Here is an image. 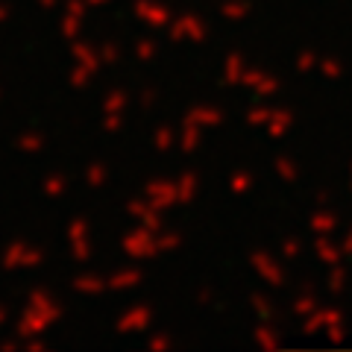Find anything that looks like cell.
Listing matches in <instances>:
<instances>
[{"label": "cell", "instance_id": "cell-1", "mask_svg": "<svg viewBox=\"0 0 352 352\" xmlns=\"http://www.w3.org/2000/svg\"><path fill=\"white\" fill-rule=\"evenodd\" d=\"M62 317V305H50V308H36V305H27L24 314L18 320V340L32 338V335H41L47 326H53Z\"/></svg>", "mask_w": 352, "mask_h": 352}, {"label": "cell", "instance_id": "cell-2", "mask_svg": "<svg viewBox=\"0 0 352 352\" xmlns=\"http://www.w3.org/2000/svg\"><path fill=\"white\" fill-rule=\"evenodd\" d=\"M168 38L173 44H179V41H194V44H203L208 38V27L203 24L200 18H194V15H185V18H176L168 24Z\"/></svg>", "mask_w": 352, "mask_h": 352}, {"label": "cell", "instance_id": "cell-3", "mask_svg": "<svg viewBox=\"0 0 352 352\" xmlns=\"http://www.w3.org/2000/svg\"><path fill=\"white\" fill-rule=\"evenodd\" d=\"M124 252L129 258H156L159 256V244H156V232H150L147 226L135 229V232H129L124 238Z\"/></svg>", "mask_w": 352, "mask_h": 352}, {"label": "cell", "instance_id": "cell-4", "mask_svg": "<svg viewBox=\"0 0 352 352\" xmlns=\"http://www.w3.org/2000/svg\"><path fill=\"white\" fill-rule=\"evenodd\" d=\"M144 200L150 203V208H156V212H168V208L176 206V182H168V179L150 182L144 188Z\"/></svg>", "mask_w": 352, "mask_h": 352}, {"label": "cell", "instance_id": "cell-5", "mask_svg": "<svg viewBox=\"0 0 352 352\" xmlns=\"http://www.w3.org/2000/svg\"><path fill=\"white\" fill-rule=\"evenodd\" d=\"M250 264H252V270H256L264 282L273 285V288H282V285H285L282 264H279L276 258H270L267 252H252V256H250Z\"/></svg>", "mask_w": 352, "mask_h": 352}, {"label": "cell", "instance_id": "cell-6", "mask_svg": "<svg viewBox=\"0 0 352 352\" xmlns=\"http://www.w3.org/2000/svg\"><path fill=\"white\" fill-rule=\"evenodd\" d=\"M338 320H344V311L340 308H326V305H317L311 314L302 317V332L305 335H314V332H323L326 326H332Z\"/></svg>", "mask_w": 352, "mask_h": 352}, {"label": "cell", "instance_id": "cell-7", "mask_svg": "<svg viewBox=\"0 0 352 352\" xmlns=\"http://www.w3.org/2000/svg\"><path fill=\"white\" fill-rule=\"evenodd\" d=\"M135 15L147 27H168L170 24V9L156 3V0H135Z\"/></svg>", "mask_w": 352, "mask_h": 352}, {"label": "cell", "instance_id": "cell-8", "mask_svg": "<svg viewBox=\"0 0 352 352\" xmlns=\"http://www.w3.org/2000/svg\"><path fill=\"white\" fill-rule=\"evenodd\" d=\"M150 308L147 305H132L129 311L118 320V332H141V329L150 326Z\"/></svg>", "mask_w": 352, "mask_h": 352}, {"label": "cell", "instance_id": "cell-9", "mask_svg": "<svg viewBox=\"0 0 352 352\" xmlns=\"http://www.w3.org/2000/svg\"><path fill=\"white\" fill-rule=\"evenodd\" d=\"M314 252L323 264H329V267H332V264H340V258H344V250L335 244L332 235H317L314 238Z\"/></svg>", "mask_w": 352, "mask_h": 352}, {"label": "cell", "instance_id": "cell-10", "mask_svg": "<svg viewBox=\"0 0 352 352\" xmlns=\"http://www.w3.org/2000/svg\"><path fill=\"white\" fill-rule=\"evenodd\" d=\"M185 120H191V124H197V126H217V124H223V112L220 109H214V106H194V109H188L185 112Z\"/></svg>", "mask_w": 352, "mask_h": 352}, {"label": "cell", "instance_id": "cell-11", "mask_svg": "<svg viewBox=\"0 0 352 352\" xmlns=\"http://www.w3.org/2000/svg\"><path fill=\"white\" fill-rule=\"evenodd\" d=\"M291 126H294V115L288 112V109H273L270 120L264 124V129H267V135H270L273 141H279Z\"/></svg>", "mask_w": 352, "mask_h": 352}, {"label": "cell", "instance_id": "cell-12", "mask_svg": "<svg viewBox=\"0 0 352 352\" xmlns=\"http://www.w3.org/2000/svg\"><path fill=\"white\" fill-rule=\"evenodd\" d=\"M71 56H74V62H80V65H85V68H91L94 74H97V68H100V56L94 53V47L88 41H71Z\"/></svg>", "mask_w": 352, "mask_h": 352}, {"label": "cell", "instance_id": "cell-13", "mask_svg": "<svg viewBox=\"0 0 352 352\" xmlns=\"http://www.w3.org/2000/svg\"><path fill=\"white\" fill-rule=\"evenodd\" d=\"M197 188H200V179H197V173H182L179 179H176V206H188L194 200Z\"/></svg>", "mask_w": 352, "mask_h": 352}, {"label": "cell", "instance_id": "cell-14", "mask_svg": "<svg viewBox=\"0 0 352 352\" xmlns=\"http://www.w3.org/2000/svg\"><path fill=\"white\" fill-rule=\"evenodd\" d=\"M338 226V217L332 212H326V208H317L308 220V229H311V235H332Z\"/></svg>", "mask_w": 352, "mask_h": 352}, {"label": "cell", "instance_id": "cell-15", "mask_svg": "<svg viewBox=\"0 0 352 352\" xmlns=\"http://www.w3.org/2000/svg\"><path fill=\"white\" fill-rule=\"evenodd\" d=\"M200 141H203V126H197V124H191V120L182 118V135H179L182 153H194L197 147H200Z\"/></svg>", "mask_w": 352, "mask_h": 352}, {"label": "cell", "instance_id": "cell-16", "mask_svg": "<svg viewBox=\"0 0 352 352\" xmlns=\"http://www.w3.org/2000/svg\"><path fill=\"white\" fill-rule=\"evenodd\" d=\"M250 12H252L250 0H223V3H220V15H223L226 21H232V24L244 21Z\"/></svg>", "mask_w": 352, "mask_h": 352}, {"label": "cell", "instance_id": "cell-17", "mask_svg": "<svg viewBox=\"0 0 352 352\" xmlns=\"http://www.w3.org/2000/svg\"><path fill=\"white\" fill-rule=\"evenodd\" d=\"M106 285L112 291H126V288H135V285H141V273L138 270H132V267H126V270H118V273H112V276L106 279Z\"/></svg>", "mask_w": 352, "mask_h": 352}, {"label": "cell", "instance_id": "cell-18", "mask_svg": "<svg viewBox=\"0 0 352 352\" xmlns=\"http://www.w3.org/2000/svg\"><path fill=\"white\" fill-rule=\"evenodd\" d=\"M24 252H27L24 241H12V244L3 250V256H0V264H3V270H18L21 264H24Z\"/></svg>", "mask_w": 352, "mask_h": 352}, {"label": "cell", "instance_id": "cell-19", "mask_svg": "<svg viewBox=\"0 0 352 352\" xmlns=\"http://www.w3.org/2000/svg\"><path fill=\"white\" fill-rule=\"evenodd\" d=\"M244 68H247L244 56H241V53H229L226 62H223V82H226V85H238Z\"/></svg>", "mask_w": 352, "mask_h": 352}, {"label": "cell", "instance_id": "cell-20", "mask_svg": "<svg viewBox=\"0 0 352 352\" xmlns=\"http://www.w3.org/2000/svg\"><path fill=\"white\" fill-rule=\"evenodd\" d=\"M109 288L103 276H94V273H82V276L74 279V291L76 294H103Z\"/></svg>", "mask_w": 352, "mask_h": 352}, {"label": "cell", "instance_id": "cell-21", "mask_svg": "<svg viewBox=\"0 0 352 352\" xmlns=\"http://www.w3.org/2000/svg\"><path fill=\"white\" fill-rule=\"evenodd\" d=\"M256 344L261 349H276L282 344V335H279V329H273L270 320H264L261 326H256Z\"/></svg>", "mask_w": 352, "mask_h": 352}, {"label": "cell", "instance_id": "cell-22", "mask_svg": "<svg viewBox=\"0 0 352 352\" xmlns=\"http://www.w3.org/2000/svg\"><path fill=\"white\" fill-rule=\"evenodd\" d=\"M279 88H282L279 76H273V74H267V71H261V76L256 80V85H252L250 91H252V94H258V97H273V94H279Z\"/></svg>", "mask_w": 352, "mask_h": 352}, {"label": "cell", "instance_id": "cell-23", "mask_svg": "<svg viewBox=\"0 0 352 352\" xmlns=\"http://www.w3.org/2000/svg\"><path fill=\"white\" fill-rule=\"evenodd\" d=\"M250 308L261 317V320H273V317H276V308H273V302L264 294H250Z\"/></svg>", "mask_w": 352, "mask_h": 352}, {"label": "cell", "instance_id": "cell-24", "mask_svg": "<svg viewBox=\"0 0 352 352\" xmlns=\"http://www.w3.org/2000/svg\"><path fill=\"white\" fill-rule=\"evenodd\" d=\"M273 168H276L282 182H296V179H300V168H296V162L288 159V156H279L276 162H273Z\"/></svg>", "mask_w": 352, "mask_h": 352}, {"label": "cell", "instance_id": "cell-25", "mask_svg": "<svg viewBox=\"0 0 352 352\" xmlns=\"http://www.w3.org/2000/svg\"><path fill=\"white\" fill-rule=\"evenodd\" d=\"M44 147H47V141H44V135H38V132H24V135L18 138V150H24V153H41Z\"/></svg>", "mask_w": 352, "mask_h": 352}, {"label": "cell", "instance_id": "cell-26", "mask_svg": "<svg viewBox=\"0 0 352 352\" xmlns=\"http://www.w3.org/2000/svg\"><path fill=\"white\" fill-rule=\"evenodd\" d=\"M126 100H129L126 91H120V88H112V91L106 94V100H103V115H106V112H124Z\"/></svg>", "mask_w": 352, "mask_h": 352}, {"label": "cell", "instance_id": "cell-27", "mask_svg": "<svg viewBox=\"0 0 352 352\" xmlns=\"http://www.w3.org/2000/svg\"><path fill=\"white\" fill-rule=\"evenodd\" d=\"M250 188H252V173L235 170L232 176H229V191H232V194H247Z\"/></svg>", "mask_w": 352, "mask_h": 352}, {"label": "cell", "instance_id": "cell-28", "mask_svg": "<svg viewBox=\"0 0 352 352\" xmlns=\"http://www.w3.org/2000/svg\"><path fill=\"white\" fill-rule=\"evenodd\" d=\"M44 194L47 197H62L65 191H68V179H65L62 173H53V176H47V179H44Z\"/></svg>", "mask_w": 352, "mask_h": 352}, {"label": "cell", "instance_id": "cell-29", "mask_svg": "<svg viewBox=\"0 0 352 352\" xmlns=\"http://www.w3.org/2000/svg\"><path fill=\"white\" fill-rule=\"evenodd\" d=\"M68 241H71V256L76 261H88V258H91V241H88V235L68 238Z\"/></svg>", "mask_w": 352, "mask_h": 352}, {"label": "cell", "instance_id": "cell-30", "mask_svg": "<svg viewBox=\"0 0 352 352\" xmlns=\"http://www.w3.org/2000/svg\"><path fill=\"white\" fill-rule=\"evenodd\" d=\"M326 288L332 294H340L346 288V270L340 267V264H332V270H329V279H326Z\"/></svg>", "mask_w": 352, "mask_h": 352}, {"label": "cell", "instance_id": "cell-31", "mask_svg": "<svg viewBox=\"0 0 352 352\" xmlns=\"http://www.w3.org/2000/svg\"><path fill=\"white\" fill-rule=\"evenodd\" d=\"M85 182H88V188H103V182H106V164H100V162L88 164Z\"/></svg>", "mask_w": 352, "mask_h": 352}, {"label": "cell", "instance_id": "cell-32", "mask_svg": "<svg viewBox=\"0 0 352 352\" xmlns=\"http://www.w3.org/2000/svg\"><path fill=\"white\" fill-rule=\"evenodd\" d=\"M91 76H94L91 68H85V65H80V62H74V68H71V88H85L88 82H91Z\"/></svg>", "mask_w": 352, "mask_h": 352}, {"label": "cell", "instance_id": "cell-33", "mask_svg": "<svg viewBox=\"0 0 352 352\" xmlns=\"http://www.w3.org/2000/svg\"><path fill=\"white\" fill-rule=\"evenodd\" d=\"M173 141H176V132L170 126H159L153 132V144H156V150H170Z\"/></svg>", "mask_w": 352, "mask_h": 352}, {"label": "cell", "instance_id": "cell-34", "mask_svg": "<svg viewBox=\"0 0 352 352\" xmlns=\"http://www.w3.org/2000/svg\"><path fill=\"white\" fill-rule=\"evenodd\" d=\"M156 244H159V252H170V250H176L182 244V235L179 232H156Z\"/></svg>", "mask_w": 352, "mask_h": 352}, {"label": "cell", "instance_id": "cell-35", "mask_svg": "<svg viewBox=\"0 0 352 352\" xmlns=\"http://www.w3.org/2000/svg\"><path fill=\"white\" fill-rule=\"evenodd\" d=\"M159 53V44L153 41V38H138L135 41V56L141 59V62H150L153 56Z\"/></svg>", "mask_w": 352, "mask_h": 352}, {"label": "cell", "instance_id": "cell-36", "mask_svg": "<svg viewBox=\"0 0 352 352\" xmlns=\"http://www.w3.org/2000/svg\"><path fill=\"white\" fill-rule=\"evenodd\" d=\"M270 115H273L270 106H252L250 112H247V124L250 126H264L270 120Z\"/></svg>", "mask_w": 352, "mask_h": 352}, {"label": "cell", "instance_id": "cell-37", "mask_svg": "<svg viewBox=\"0 0 352 352\" xmlns=\"http://www.w3.org/2000/svg\"><path fill=\"white\" fill-rule=\"evenodd\" d=\"M317 308V296L308 291V294H302V296H296L294 300V314H300V317H305V314H311Z\"/></svg>", "mask_w": 352, "mask_h": 352}, {"label": "cell", "instance_id": "cell-38", "mask_svg": "<svg viewBox=\"0 0 352 352\" xmlns=\"http://www.w3.org/2000/svg\"><path fill=\"white\" fill-rule=\"evenodd\" d=\"M80 24H82V18H76V15L68 12V15L62 18V27H59V30H62V36L68 38V41H74L76 36H80Z\"/></svg>", "mask_w": 352, "mask_h": 352}, {"label": "cell", "instance_id": "cell-39", "mask_svg": "<svg viewBox=\"0 0 352 352\" xmlns=\"http://www.w3.org/2000/svg\"><path fill=\"white\" fill-rule=\"evenodd\" d=\"M317 71H320L326 80H338V76L344 74V65H340L338 59H320L317 62Z\"/></svg>", "mask_w": 352, "mask_h": 352}, {"label": "cell", "instance_id": "cell-40", "mask_svg": "<svg viewBox=\"0 0 352 352\" xmlns=\"http://www.w3.org/2000/svg\"><path fill=\"white\" fill-rule=\"evenodd\" d=\"M317 53H311V50H302L300 56H296V71L300 74H311V71H317Z\"/></svg>", "mask_w": 352, "mask_h": 352}, {"label": "cell", "instance_id": "cell-41", "mask_svg": "<svg viewBox=\"0 0 352 352\" xmlns=\"http://www.w3.org/2000/svg\"><path fill=\"white\" fill-rule=\"evenodd\" d=\"M323 332H326V338L332 340V344H344V340H346V320H338L332 326H326Z\"/></svg>", "mask_w": 352, "mask_h": 352}, {"label": "cell", "instance_id": "cell-42", "mask_svg": "<svg viewBox=\"0 0 352 352\" xmlns=\"http://www.w3.org/2000/svg\"><path fill=\"white\" fill-rule=\"evenodd\" d=\"M118 59H120V47L115 41H109V44H103L100 47V62H106V65H118Z\"/></svg>", "mask_w": 352, "mask_h": 352}, {"label": "cell", "instance_id": "cell-43", "mask_svg": "<svg viewBox=\"0 0 352 352\" xmlns=\"http://www.w3.org/2000/svg\"><path fill=\"white\" fill-rule=\"evenodd\" d=\"M41 261H44V250H38V247H27V252H24V264H21V267H38Z\"/></svg>", "mask_w": 352, "mask_h": 352}, {"label": "cell", "instance_id": "cell-44", "mask_svg": "<svg viewBox=\"0 0 352 352\" xmlns=\"http://www.w3.org/2000/svg\"><path fill=\"white\" fill-rule=\"evenodd\" d=\"M300 252H302V244L296 238L282 241V258H300Z\"/></svg>", "mask_w": 352, "mask_h": 352}, {"label": "cell", "instance_id": "cell-45", "mask_svg": "<svg viewBox=\"0 0 352 352\" xmlns=\"http://www.w3.org/2000/svg\"><path fill=\"white\" fill-rule=\"evenodd\" d=\"M120 126H124V118H120V112H106L103 129H106V132H118Z\"/></svg>", "mask_w": 352, "mask_h": 352}, {"label": "cell", "instance_id": "cell-46", "mask_svg": "<svg viewBox=\"0 0 352 352\" xmlns=\"http://www.w3.org/2000/svg\"><path fill=\"white\" fill-rule=\"evenodd\" d=\"M156 97H159L156 88H144V91L138 94V106L141 109H153V106H156Z\"/></svg>", "mask_w": 352, "mask_h": 352}, {"label": "cell", "instance_id": "cell-47", "mask_svg": "<svg viewBox=\"0 0 352 352\" xmlns=\"http://www.w3.org/2000/svg\"><path fill=\"white\" fill-rule=\"evenodd\" d=\"M168 346H170V338H168V335H164V332H159V335H153V338L147 340V349H156V352H159V349H168Z\"/></svg>", "mask_w": 352, "mask_h": 352}, {"label": "cell", "instance_id": "cell-48", "mask_svg": "<svg viewBox=\"0 0 352 352\" xmlns=\"http://www.w3.org/2000/svg\"><path fill=\"white\" fill-rule=\"evenodd\" d=\"M65 9H68V12H71V15H76V18H85L88 0H68V3H65Z\"/></svg>", "mask_w": 352, "mask_h": 352}, {"label": "cell", "instance_id": "cell-49", "mask_svg": "<svg viewBox=\"0 0 352 352\" xmlns=\"http://www.w3.org/2000/svg\"><path fill=\"white\" fill-rule=\"evenodd\" d=\"M21 346L30 349V352H41L44 349V340H36V338H24L21 340Z\"/></svg>", "mask_w": 352, "mask_h": 352}, {"label": "cell", "instance_id": "cell-50", "mask_svg": "<svg viewBox=\"0 0 352 352\" xmlns=\"http://www.w3.org/2000/svg\"><path fill=\"white\" fill-rule=\"evenodd\" d=\"M340 250H344V258L352 256V226L346 229V238H344V244H340Z\"/></svg>", "mask_w": 352, "mask_h": 352}, {"label": "cell", "instance_id": "cell-51", "mask_svg": "<svg viewBox=\"0 0 352 352\" xmlns=\"http://www.w3.org/2000/svg\"><path fill=\"white\" fill-rule=\"evenodd\" d=\"M208 300H214V291H208V288H203L200 294H197V302H203V305H206Z\"/></svg>", "mask_w": 352, "mask_h": 352}, {"label": "cell", "instance_id": "cell-52", "mask_svg": "<svg viewBox=\"0 0 352 352\" xmlns=\"http://www.w3.org/2000/svg\"><path fill=\"white\" fill-rule=\"evenodd\" d=\"M0 349H21V340H0Z\"/></svg>", "mask_w": 352, "mask_h": 352}, {"label": "cell", "instance_id": "cell-53", "mask_svg": "<svg viewBox=\"0 0 352 352\" xmlns=\"http://www.w3.org/2000/svg\"><path fill=\"white\" fill-rule=\"evenodd\" d=\"M38 6H41V9H56L59 0H38Z\"/></svg>", "mask_w": 352, "mask_h": 352}, {"label": "cell", "instance_id": "cell-54", "mask_svg": "<svg viewBox=\"0 0 352 352\" xmlns=\"http://www.w3.org/2000/svg\"><path fill=\"white\" fill-rule=\"evenodd\" d=\"M3 21H9V6L0 3V24H3Z\"/></svg>", "mask_w": 352, "mask_h": 352}, {"label": "cell", "instance_id": "cell-55", "mask_svg": "<svg viewBox=\"0 0 352 352\" xmlns=\"http://www.w3.org/2000/svg\"><path fill=\"white\" fill-rule=\"evenodd\" d=\"M3 323H6V308L0 305V326H3Z\"/></svg>", "mask_w": 352, "mask_h": 352}, {"label": "cell", "instance_id": "cell-56", "mask_svg": "<svg viewBox=\"0 0 352 352\" xmlns=\"http://www.w3.org/2000/svg\"><path fill=\"white\" fill-rule=\"evenodd\" d=\"M88 3H91V6H94V3H109V0H88Z\"/></svg>", "mask_w": 352, "mask_h": 352}, {"label": "cell", "instance_id": "cell-57", "mask_svg": "<svg viewBox=\"0 0 352 352\" xmlns=\"http://www.w3.org/2000/svg\"><path fill=\"white\" fill-rule=\"evenodd\" d=\"M349 185H352V173H349Z\"/></svg>", "mask_w": 352, "mask_h": 352}]
</instances>
